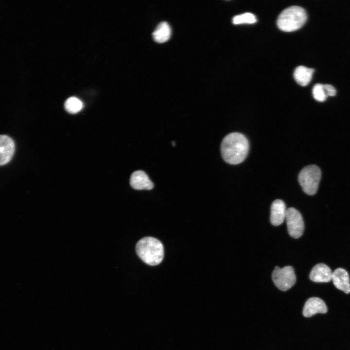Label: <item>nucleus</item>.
Instances as JSON below:
<instances>
[{
  "label": "nucleus",
  "mask_w": 350,
  "mask_h": 350,
  "mask_svg": "<svg viewBox=\"0 0 350 350\" xmlns=\"http://www.w3.org/2000/svg\"><path fill=\"white\" fill-rule=\"evenodd\" d=\"M256 21L257 19L255 15L250 13H245L235 16L232 19V22L234 24H252L256 22Z\"/></svg>",
  "instance_id": "16"
},
{
  "label": "nucleus",
  "mask_w": 350,
  "mask_h": 350,
  "mask_svg": "<svg viewBox=\"0 0 350 350\" xmlns=\"http://www.w3.org/2000/svg\"><path fill=\"white\" fill-rule=\"evenodd\" d=\"M321 176V170L316 165H311L303 168L298 179L304 192L309 195L315 194L317 191Z\"/></svg>",
  "instance_id": "4"
},
{
  "label": "nucleus",
  "mask_w": 350,
  "mask_h": 350,
  "mask_svg": "<svg viewBox=\"0 0 350 350\" xmlns=\"http://www.w3.org/2000/svg\"><path fill=\"white\" fill-rule=\"evenodd\" d=\"M324 88L327 96H333L336 94V89L332 85L326 84L323 85Z\"/></svg>",
  "instance_id": "18"
},
{
  "label": "nucleus",
  "mask_w": 350,
  "mask_h": 350,
  "mask_svg": "<svg viewBox=\"0 0 350 350\" xmlns=\"http://www.w3.org/2000/svg\"><path fill=\"white\" fill-rule=\"evenodd\" d=\"M272 278L275 286L284 291L291 288L296 281L294 270L291 266H286L282 268L276 266Z\"/></svg>",
  "instance_id": "5"
},
{
  "label": "nucleus",
  "mask_w": 350,
  "mask_h": 350,
  "mask_svg": "<svg viewBox=\"0 0 350 350\" xmlns=\"http://www.w3.org/2000/svg\"><path fill=\"white\" fill-rule=\"evenodd\" d=\"M332 275L329 267L323 263H318L311 270L310 279L315 282H327L332 280Z\"/></svg>",
  "instance_id": "10"
},
{
  "label": "nucleus",
  "mask_w": 350,
  "mask_h": 350,
  "mask_svg": "<svg viewBox=\"0 0 350 350\" xmlns=\"http://www.w3.org/2000/svg\"><path fill=\"white\" fill-rule=\"evenodd\" d=\"M171 30L169 24L163 21L159 23L152 33L153 37L158 43H164L169 39Z\"/></svg>",
  "instance_id": "14"
},
{
  "label": "nucleus",
  "mask_w": 350,
  "mask_h": 350,
  "mask_svg": "<svg viewBox=\"0 0 350 350\" xmlns=\"http://www.w3.org/2000/svg\"><path fill=\"white\" fill-rule=\"evenodd\" d=\"M307 14L301 7H289L280 14L277 19L279 28L284 32H293L300 28L306 22Z\"/></svg>",
  "instance_id": "3"
},
{
  "label": "nucleus",
  "mask_w": 350,
  "mask_h": 350,
  "mask_svg": "<svg viewBox=\"0 0 350 350\" xmlns=\"http://www.w3.org/2000/svg\"><path fill=\"white\" fill-rule=\"evenodd\" d=\"M65 107L68 112L72 114L76 113L82 108L83 103L79 99L71 97L66 101Z\"/></svg>",
  "instance_id": "15"
},
{
  "label": "nucleus",
  "mask_w": 350,
  "mask_h": 350,
  "mask_svg": "<svg viewBox=\"0 0 350 350\" xmlns=\"http://www.w3.org/2000/svg\"><path fill=\"white\" fill-rule=\"evenodd\" d=\"M15 151L13 140L7 135H0V166L8 163Z\"/></svg>",
  "instance_id": "7"
},
{
  "label": "nucleus",
  "mask_w": 350,
  "mask_h": 350,
  "mask_svg": "<svg viewBox=\"0 0 350 350\" xmlns=\"http://www.w3.org/2000/svg\"><path fill=\"white\" fill-rule=\"evenodd\" d=\"M285 218L289 235L294 238H298L304 229L303 220L300 213L294 208L286 210Z\"/></svg>",
  "instance_id": "6"
},
{
  "label": "nucleus",
  "mask_w": 350,
  "mask_h": 350,
  "mask_svg": "<svg viewBox=\"0 0 350 350\" xmlns=\"http://www.w3.org/2000/svg\"><path fill=\"white\" fill-rule=\"evenodd\" d=\"M286 213L284 202L280 199L273 201L271 207L270 221L275 226L281 225L285 218Z\"/></svg>",
  "instance_id": "11"
},
{
  "label": "nucleus",
  "mask_w": 350,
  "mask_h": 350,
  "mask_svg": "<svg viewBox=\"0 0 350 350\" xmlns=\"http://www.w3.org/2000/svg\"><path fill=\"white\" fill-rule=\"evenodd\" d=\"M249 150L247 138L238 132L231 133L223 140L221 152L224 160L230 164H238L246 158Z\"/></svg>",
  "instance_id": "1"
},
{
  "label": "nucleus",
  "mask_w": 350,
  "mask_h": 350,
  "mask_svg": "<svg viewBox=\"0 0 350 350\" xmlns=\"http://www.w3.org/2000/svg\"><path fill=\"white\" fill-rule=\"evenodd\" d=\"M136 251L140 258L147 264L156 265L162 261L164 248L162 243L152 237H145L139 240Z\"/></svg>",
  "instance_id": "2"
},
{
  "label": "nucleus",
  "mask_w": 350,
  "mask_h": 350,
  "mask_svg": "<svg viewBox=\"0 0 350 350\" xmlns=\"http://www.w3.org/2000/svg\"><path fill=\"white\" fill-rule=\"evenodd\" d=\"M130 184L133 189L138 190H150L154 187V184L147 175L141 170L135 171L132 174Z\"/></svg>",
  "instance_id": "9"
},
{
  "label": "nucleus",
  "mask_w": 350,
  "mask_h": 350,
  "mask_svg": "<svg viewBox=\"0 0 350 350\" xmlns=\"http://www.w3.org/2000/svg\"><path fill=\"white\" fill-rule=\"evenodd\" d=\"M327 311V307L323 300L313 297L306 301L303 309V315L305 317H309L317 313L325 314Z\"/></svg>",
  "instance_id": "8"
},
{
  "label": "nucleus",
  "mask_w": 350,
  "mask_h": 350,
  "mask_svg": "<svg viewBox=\"0 0 350 350\" xmlns=\"http://www.w3.org/2000/svg\"><path fill=\"white\" fill-rule=\"evenodd\" d=\"M314 70L303 66L298 67L294 72L296 81L302 86H306L310 82Z\"/></svg>",
  "instance_id": "13"
},
{
  "label": "nucleus",
  "mask_w": 350,
  "mask_h": 350,
  "mask_svg": "<svg viewBox=\"0 0 350 350\" xmlns=\"http://www.w3.org/2000/svg\"><path fill=\"white\" fill-rule=\"evenodd\" d=\"M312 93L314 98L319 102H324L327 97L324 86L321 84H316L314 86Z\"/></svg>",
  "instance_id": "17"
},
{
  "label": "nucleus",
  "mask_w": 350,
  "mask_h": 350,
  "mask_svg": "<svg viewBox=\"0 0 350 350\" xmlns=\"http://www.w3.org/2000/svg\"><path fill=\"white\" fill-rule=\"evenodd\" d=\"M332 280L334 286L346 294L350 293V280L348 272L341 268L332 272Z\"/></svg>",
  "instance_id": "12"
}]
</instances>
